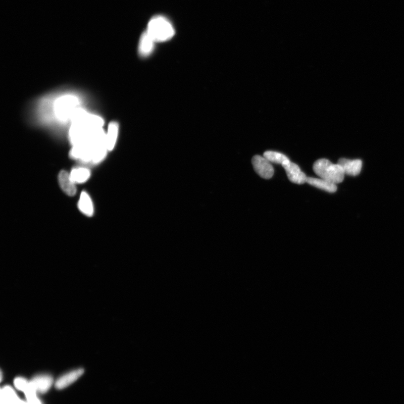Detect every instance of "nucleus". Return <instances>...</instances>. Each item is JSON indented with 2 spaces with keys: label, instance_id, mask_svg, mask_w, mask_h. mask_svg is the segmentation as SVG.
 <instances>
[{
  "label": "nucleus",
  "instance_id": "obj_1",
  "mask_svg": "<svg viewBox=\"0 0 404 404\" xmlns=\"http://www.w3.org/2000/svg\"><path fill=\"white\" fill-rule=\"evenodd\" d=\"M102 117L84 109L70 124L69 140L83 159L98 163L106 156L108 147Z\"/></svg>",
  "mask_w": 404,
  "mask_h": 404
},
{
  "label": "nucleus",
  "instance_id": "obj_2",
  "mask_svg": "<svg viewBox=\"0 0 404 404\" xmlns=\"http://www.w3.org/2000/svg\"><path fill=\"white\" fill-rule=\"evenodd\" d=\"M44 101L42 112L48 119L51 118L60 124L71 123L75 117L83 110L81 98L71 92L62 93Z\"/></svg>",
  "mask_w": 404,
  "mask_h": 404
},
{
  "label": "nucleus",
  "instance_id": "obj_3",
  "mask_svg": "<svg viewBox=\"0 0 404 404\" xmlns=\"http://www.w3.org/2000/svg\"><path fill=\"white\" fill-rule=\"evenodd\" d=\"M313 171L320 178L335 184L342 183L345 175L343 167L339 163H332L325 158L314 162Z\"/></svg>",
  "mask_w": 404,
  "mask_h": 404
},
{
  "label": "nucleus",
  "instance_id": "obj_4",
  "mask_svg": "<svg viewBox=\"0 0 404 404\" xmlns=\"http://www.w3.org/2000/svg\"><path fill=\"white\" fill-rule=\"evenodd\" d=\"M146 31L155 42L170 40L175 35L173 25L162 16H156L152 18Z\"/></svg>",
  "mask_w": 404,
  "mask_h": 404
},
{
  "label": "nucleus",
  "instance_id": "obj_5",
  "mask_svg": "<svg viewBox=\"0 0 404 404\" xmlns=\"http://www.w3.org/2000/svg\"><path fill=\"white\" fill-rule=\"evenodd\" d=\"M252 162L255 171L261 178L265 179L272 178L274 174V169L268 159L260 155H256L252 157Z\"/></svg>",
  "mask_w": 404,
  "mask_h": 404
},
{
  "label": "nucleus",
  "instance_id": "obj_6",
  "mask_svg": "<svg viewBox=\"0 0 404 404\" xmlns=\"http://www.w3.org/2000/svg\"><path fill=\"white\" fill-rule=\"evenodd\" d=\"M284 168L290 182L297 184L306 183L307 177L297 164L288 161L282 165Z\"/></svg>",
  "mask_w": 404,
  "mask_h": 404
},
{
  "label": "nucleus",
  "instance_id": "obj_7",
  "mask_svg": "<svg viewBox=\"0 0 404 404\" xmlns=\"http://www.w3.org/2000/svg\"><path fill=\"white\" fill-rule=\"evenodd\" d=\"M31 385L37 393H45L53 384V378L47 374H41L34 377L30 381Z\"/></svg>",
  "mask_w": 404,
  "mask_h": 404
},
{
  "label": "nucleus",
  "instance_id": "obj_8",
  "mask_svg": "<svg viewBox=\"0 0 404 404\" xmlns=\"http://www.w3.org/2000/svg\"><path fill=\"white\" fill-rule=\"evenodd\" d=\"M338 163L343 167L345 175L357 176L361 170L362 161L360 159L341 158Z\"/></svg>",
  "mask_w": 404,
  "mask_h": 404
},
{
  "label": "nucleus",
  "instance_id": "obj_9",
  "mask_svg": "<svg viewBox=\"0 0 404 404\" xmlns=\"http://www.w3.org/2000/svg\"><path fill=\"white\" fill-rule=\"evenodd\" d=\"M84 370L82 368L75 369L59 378L56 382L55 387L58 390L66 388L82 376Z\"/></svg>",
  "mask_w": 404,
  "mask_h": 404
},
{
  "label": "nucleus",
  "instance_id": "obj_10",
  "mask_svg": "<svg viewBox=\"0 0 404 404\" xmlns=\"http://www.w3.org/2000/svg\"><path fill=\"white\" fill-rule=\"evenodd\" d=\"M156 43L147 31L143 33L141 36L140 44H139V52L143 57L150 55L153 52L154 44Z\"/></svg>",
  "mask_w": 404,
  "mask_h": 404
},
{
  "label": "nucleus",
  "instance_id": "obj_11",
  "mask_svg": "<svg viewBox=\"0 0 404 404\" xmlns=\"http://www.w3.org/2000/svg\"><path fill=\"white\" fill-rule=\"evenodd\" d=\"M58 182L60 187L67 195L73 196L77 192L75 184L71 179L70 174L65 171L60 172L58 176Z\"/></svg>",
  "mask_w": 404,
  "mask_h": 404
},
{
  "label": "nucleus",
  "instance_id": "obj_12",
  "mask_svg": "<svg viewBox=\"0 0 404 404\" xmlns=\"http://www.w3.org/2000/svg\"><path fill=\"white\" fill-rule=\"evenodd\" d=\"M306 183L315 188L329 193H335L336 192L337 189H338L336 184L321 178L318 179L308 177Z\"/></svg>",
  "mask_w": 404,
  "mask_h": 404
},
{
  "label": "nucleus",
  "instance_id": "obj_13",
  "mask_svg": "<svg viewBox=\"0 0 404 404\" xmlns=\"http://www.w3.org/2000/svg\"><path fill=\"white\" fill-rule=\"evenodd\" d=\"M119 126L116 122H111L108 126L106 132V138L108 150L112 151L116 145L118 134H119Z\"/></svg>",
  "mask_w": 404,
  "mask_h": 404
},
{
  "label": "nucleus",
  "instance_id": "obj_14",
  "mask_svg": "<svg viewBox=\"0 0 404 404\" xmlns=\"http://www.w3.org/2000/svg\"><path fill=\"white\" fill-rule=\"evenodd\" d=\"M78 207L81 211L88 216H92L94 213V205L89 195L86 192H83L80 197Z\"/></svg>",
  "mask_w": 404,
  "mask_h": 404
},
{
  "label": "nucleus",
  "instance_id": "obj_15",
  "mask_svg": "<svg viewBox=\"0 0 404 404\" xmlns=\"http://www.w3.org/2000/svg\"><path fill=\"white\" fill-rule=\"evenodd\" d=\"M70 175L75 184H82L89 179L91 172L87 168H77L71 171Z\"/></svg>",
  "mask_w": 404,
  "mask_h": 404
},
{
  "label": "nucleus",
  "instance_id": "obj_16",
  "mask_svg": "<svg viewBox=\"0 0 404 404\" xmlns=\"http://www.w3.org/2000/svg\"><path fill=\"white\" fill-rule=\"evenodd\" d=\"M19 400L15 391L10 386H6L1 390V404H16Z\"/></svg>",
  "mask_w": 404,
  "mask_h": 404
},
{
  "label": "nucleus",
  "instance_id": "obj_17",
  "mask_svg": "<svg viewBox=\"0 0 404 404\" xmlns=\"http://www.w3.org/2000/svg\"><path fill=\"white\" fill-rule=\"evenodd\" d=\"M263 157L268 159L271 163L280 164L281 165H284L285 163L290 160L285 154L274 151L265 152Z\"/></svg>",
  "mask_w": 404,
  "mask_h": 404
},
{
  "label": "nucleus",
  "instance_id": "obj_18",
  "mask_svg": "<svg viewBox=\"0 0 404 404\" xmlns=\"http://www.w3.org/2000/svg\"><path fill=\"white\" fill-rule=\"evenodd\" d=\"M24 393L25 396H26L27 402L29 404H42L39 399L37 397V391L33 388L31 383L30 387H29V388L25 391Z\"/></svg>",
  "mask_w": 404,
  "mask_h": 404
},
{
  "label": "nucleus",
  "instance_id": "obj_19",
  "mask_svg": "<svg viewBox=\"0 0 404 404\" xmlns=\"http://www.w3.org/2000/svg\"><path fill=\"white\" fill-rule=\"evenodd\" d=\"M14 385L17 389L25 393L30 387V382H28L24 378L18 377L15 379Z\"/></svg>",
  "mask_w": 404,
  "mask_h": 404
},
{
  "label": "nucleus",
  "instance_id": "obj_20",
  "mask_svg": "<svg viewBox=\"0 0 404 404\" xmlns=\"http://www.w3.org/2000/svg\"><path fill=\"white\" fill-rule=\"evenodd\" d=\"M16 404H29L28 402L26 403V402L20 401V400H19L18 402H17Z\"/></svg>",
  "mask_w": 404,
  "mask_h": 404
}]
</instances>
